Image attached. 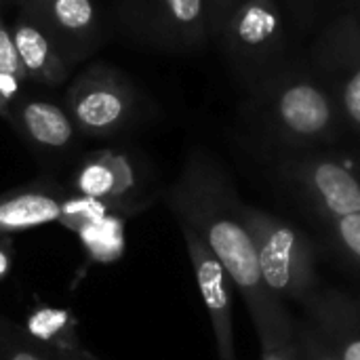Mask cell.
<instances>
[{
  "mask_svg": "<svg viewBox=\"0 0 360 360\" xmlns=\"http://www.w3.org/2000/svg\"><path fill=\"white\" fill-rule=\"evenodd\" d=\"M165 200L177 224L198 234L228 270L249 310L259 344L293 340L297 319L264 287L245 221V202L224 165L207 150H192Z\"/></svg>",
  "mask_w": 360,
  "mask_h": 360,
  "instance_id": "1",
  "label": "cell"
},
{
  "mask_svg": "<svg viewBox=\"0 0 360 360\" xmlns=\"http://www.w3.org/2000/svg\"><path fill=\"white\" fill-rule=\"evenodd\" d=\"M247 114L268 150H316L340 139L346 122L312 70L283 68L249 91Z\"/></svg>",
  "mask_w": 360,
  "mask_h": 360,
  "instance_id": "2",
  "label": "cell"
},
{
  "mask_svg": "<svg viewBox=\"0 0 360 360\" xmlns=\"http://www.w3.org/2000/svg\"><path fill=\"white\" fill-rule=\"evenodd\" d=\"M245 221L266 291L285 306L302 304L319 287L316 245L291 221L247 202Z\"/></svg>",
  "mask_w": 360,
  "mask_h": 360,
  "instance_id": "3",
  "label": "cell"
},
{
  "mask_svg": "<svg viewBox=\"0 0 360 360\" xmlns=\"http://www.w3.org/2000/svg\"><path fill=\"white\" fill-rule=\"evenodd\" d=\"M217 38L247 91L287 68L285 17L276 0H240Z\"/></svg>",
  "mask_w": 360,
  "mask_h": 360,
  "instance_id": "4",
  "label": "cell"
},
{
  "mask_svg": "<svg viewBox=\"0 0 360 360\" xmlns=\"http://www.w3.org/2000/svg\"><path fill=\"white\" fill-rule=\"evenodd\" d=\"M276 179L323 224L360 211L359 173L340 156L316 150H283L270 162Z\"/></svg>",
  "mask_w": 360,
  "mask_h": 360,
  "instance_id": "5",
  "label": "cell"
},
{
  "mask_svg": "<svg viewBox=\"0 0 360 360\" xmlns=\"http://www.w3.org/2000/svg\"><path fill=\"white\" fill-rule=\"evenodd\" d=\"M65 103L78 135L108 139L133 122L139 95L118 70L97 63L74 78Z\"/></svg>",
  "mask_w": 360,
  "mask_h": 360,
  "instance_id": "6",
  "label": "cell"
},
{
  "mask_svg": "<svg viewBox=\"0 0 360 360\" xmlns=\"http://www.w3.org/2000/svg\"><path fill=\"white\" fill-rule=\"evenodd\" d=\"M312 72L333 95L346 129L360 139V17L340 15L312 49Z\"/></svg>",
  "mask_w": 360,
  "mask_h": 360,
  "instance_id": "7",
  "label": "cell"
},
{
  "mask_svg": "<svg viewBox=\"0 0 360 360\" xmlns=\"http://www.w3.org/2000/svg\"><path fill=\"white\" fill-rule=\"evenodd\" d=\"M70 192L105 202L122 215L148 205L143 198L146 175L133 154L116 148L95 150L84 156L72 175Z\"/></svg>",
  "mask_w": 360,
  "mask_h": 360,
  "instance_id": "8",
  "label": "cell"
},
{
  "mask_svg": "<svg viewBox=\"0 0 360 360\" xmlns=\"http://www.w3.org/2000/svg\"><path fill=\"white\" fill-rule=\"evenodd\" d=\"M186 251L194 270V278L207 308L215 350L219 360H236V344H234V283L224 268V264L213 255V251L194 234L190 228L179 226Z\"/></svg>",
  "mask_w": 360,
  "mask_h": 360,
  "instance_id": "9",
  "label": "cell"
},
{
  "mask_svg": "<svg viewBox=\"0 0 360 360\" xmlns=\"http://www.w3.org/2000/svg\"><path fill=\"white\" fill-rule=\"evenodd\" d=\"M304 321L340 360H360V297L329 287L314 289L302 304Z\"/></svg>",
  "mask_w": 360,
  "mask_h": 360,
  "instance_id": "10",
  "label": "cell"
},
{
  "mask_svg": "<svg viewBox=\"0 0 360 360\" xmlns=\"http://www.w3.org/2000/svg\"><path fill=\"white\" fill-rule=\"evenodd\" d=\"M19 8H27L46 25L72 63L101 42V13L95 0H32Z\"/></svg>",
  "mask_w": 360,
  "mask_h": 360,
  "instance_id": "11",
  "label": "cell"
},
{
  "mask_svg": "<svg viewBox=\"0 0 360 360\" xmlns=\"http://www.w3.org/2000/svg\"><path fill=\"white\" fill-rule=\"evenodd\" d=\"M25 80L59 86L68 80L72 72V61L63 53L61 44L46 30V25L27 8H19L13 25L8 27Z\"/></svg>",
  "mask_w": 360,
  "mask_h": 360,
  "instance_id": "12",
  "label": "cell"
},
{
  "mask_svg": "<svg viewBox=\"0 0 360 360\" xmlns=\"http://www.w3.org/2000/svg\"><path fill=\"white\" fill-rule=\"evenodd\" d=\"M143 25L154 42L173 51L198 49L211 36L207 0H143Z\"/></svg>",
  "mask_w": 360,
  "mask_h": 360,
  "instance_id": "13",
  "label": "cell"
},
{
  "mask_svg": "<svg viewBox=\"0 0 360 360\" xmlns=\"http://www.w3.org/2000/svg\"><path fill=\"white\" fill-rule=\"evenodd\" d=\"M6 120L32 148L46 154H61L70 150L78 137L68 110L40 97L21 95L13 103Z\"/></svg>",
  "mask_w": 360,
  "mask_h": 360,
  "instance_id": "14",
  "label": "cell"
},
{
  "mask_svg": "<svg viewBox=\"0 0 360 360\" xmlns=\"http://www.w3.org/2000/svg\"><path fill=\"white\" fill-rule=\"evenodd\" d=\"M65 194L51 179H38L0 194V236L57 221Z\"/></svg>",
  "mask_w": 360,
  "mask_h": 360,
  "instance_id": "15",
  "label": "cell"
},
{
  "mask_svg": "<svg viewBox=\"0 0 360 360\" xmlns=\"http://www.w3.org/2000/svg\"><path fill=\"white\" fill-rule=\"evenodd\" d=\"M53 360L84 352L76 333V319L65 308H36L23 329Z\"/></svg>",
  "mask_w": 360,
  "mask_h": 360,
  "instance_id": "16",
  "label": "cell"
},
{
  "mask_svg": "<svg viewBox=\"0 0 360 360\" xmlns=\"http://www.w3.org/2000/svg\"><path fill=\"white\" fill-rule=\"evenodd\" d=\"M335 251L360 270V211L325 221Z\"/></svg>",
  "mask_w": 360,
  "mask_h": 360,
  "instance_id": "17",
  "label": "cell"
},
{
  "mask_svg": "<svg viewBox=\"0 0 360 360\" xmlns=\"http://www.w3.org/2000/svg\"><path fill=\"white\" fill-rule=\"evenodd\" d=\"M0 360H53L23 329L0 314Z\"/></svg>",
  "mask_w": 360,
  "mask_h": 360,
  "instance_id": "18",
  "label": "cell"
},
{
  "mask_svg": "<svg viewBox=\"0 0 360 360\" xmlns=\"http://www.w3.org/2000/svg\"><path fill=\"white\" fill-rule=\"evenodd\" d=\"M295 342L300 350V360H340L335 356V352L329 348V344L304 319L297 321Z\"/></svg>",
  "mask_w": 360,
  "mask_h": 360,
  "instance_id": "19",
  "label": "cell"
},
{
  "mask_svg": "<svg viewBox=\"0 0 360 360\" xmlns=\"http://www.w3.org/2000/svg\"><path fill=\"white\" fill-rule=\"evenodd\" d=\"M0 72L15 74V76L25 80V74H23V68H21L15 42H13V36H11V30L4 23H0Z\"/></svg>",
  "mask_w": 360,
  "mask_h": 360,
  "instance_id": "20",
  "label": "cell"
},
{
  "mask_svg": "<svg viewBox=\"0 0 360 360\" xmlns=\"http://www.w3.org/2000/svg\"><path fill=\"white\" fill-rule=\"evenodd\" d=\"M23 84H25L23 78L0 72V116L2 118H8L13 103L23 95Z\"/></svg>",
  "mask_w": 360,
  "mask_h": 360,
  "instance_id": "21",
  "label": "cell"
},
{
  "mask_svg": "<svg viewBox=\"0 0 360 360\" xmlns=\"http://www.w3.org/2000/svg\"><path fill=\"white\" fill-rule=\"evenodd\" d=\"M240 0H207V8H209V30L211 36H217L224 21L228 19V15L234 11V6Z\"/></svg>",
  "mask_w": 360,
  "mask_h": 360,
  "instance_id": "22",
  "label": "cell"
},
{
  "mask_svg": "<svg viewBox=\"0 0 360 360\" xmlns=\"http://www.w3.org/2000/svg\"><path fill=\"white\" fill-rule=\"evenodd\" d=\"M259 360H300V350H297L295 338L262 346V359Z\"/></svg>",
  "mask_w": 360,
  "mask_h": 360,
  "instance_id": "23",
  "label": "cell"
},
{
  "mask_svg": "<svg viewBox=\"0 0 360 360\" xmlns=\"http://www.w3.org/2000/svg\"><path fill=\"white\" fill-rule=\"evenodd\" d=\"M287 8L291 13V17L302 25L306 27L312 17H314V11H316V0H287Z\"/></svg>",
  "mask_w": 360,
  "mask_h": 360,
  "instance_id": "24",
  "label": "cell"
},
{
  "mask_svg": "<svg viewBox=\"0 0 360 360\" xmlns=\"http://www.w3.org/2000/svg\"><path fill=\"white\" fill-rule=\"evenodd\" d=\"M13 266V238L11 234L0 236V281L6 278Z\"/></svg>",
  "mask_w": 360,
  "mask_h": 360,
  "instance_id": "25",
  "label": "cell"
},
{
  "mask_svg": "<svg viewBox=\"0 0 360 360\" xmlns=\"http://www.w3.org/2000/svg\"><path fill=\"white\" fill-rule=\"evenodd\" d=\"M59 360H95L86 350L84 352H80V354H74V356H65V359H59Z\"/></svg>",
  "mask_w": 360,
  "mask_h": 360,
  "instance_id": "26",
  "label": "cell"
},
{
  "mask_svg": "<svg viewBox=\"0 0 360 360\" xmlns=\"http://www.w3.org/2000/svg\"><path fill=\"white\" fill-rule=\"evenodd\" d=\"M23 2H32V0H17V4H23Z\"/></svg>",
  "mask_w": 360,
  "mask_h": 360,
  "instance_id": "27",
  "label": "cell"
},
{
  "mask_svg": "<svg viewBox=\"0 0 360 360\" xmlns=\"http://www.w3.org/2000/svg\"><path fill=\"white\" fill-rule=\"evenodd\" d=\"M4 2H6V0H0V6H2V4H4Z\"/></svg>",
  "mask_w": 360,
  "mask_h": 360,
  "instance_id": "28",
  "label": "cell"
},
{
  "mask_svg": "<svg viewBox=\"0 0 360 360\" xmlns=\"http://www.w3.org/2000/svg\"><path fill=\"white\" fill-rule=\"evenodd\" d=\"M0 23H4V21H2V17H0Z\"/></svg>",
  "mask_w": 360,
  "mask_h": 360,
  "instance_id": "29",
  "label": "cell"
}]
</instances>
